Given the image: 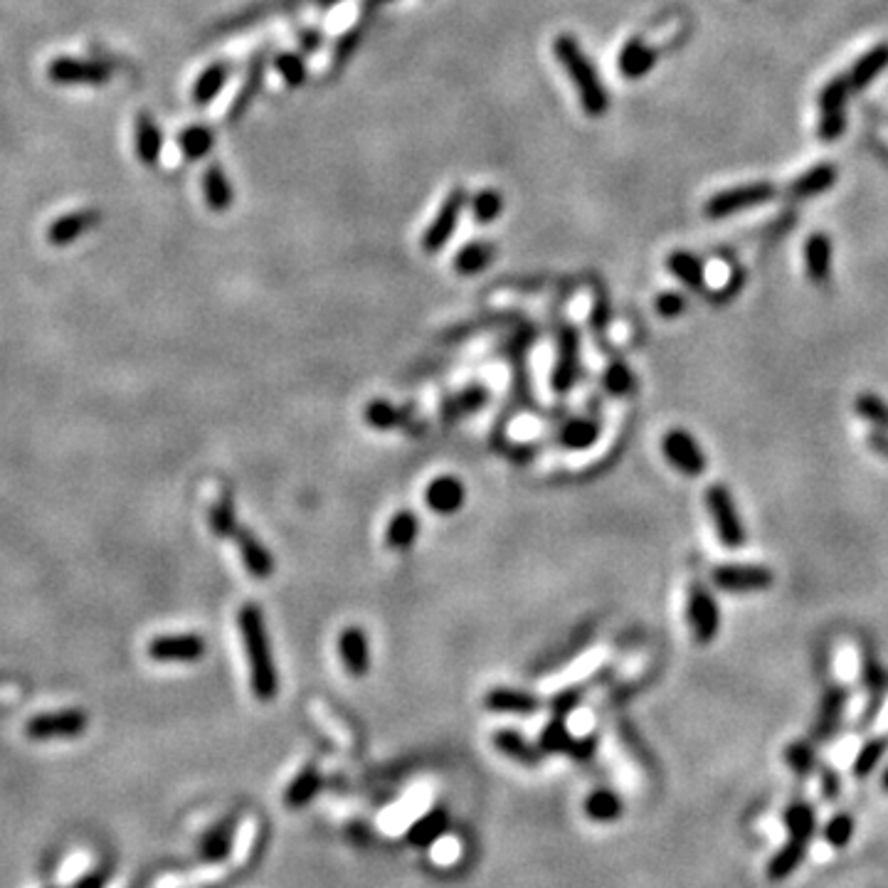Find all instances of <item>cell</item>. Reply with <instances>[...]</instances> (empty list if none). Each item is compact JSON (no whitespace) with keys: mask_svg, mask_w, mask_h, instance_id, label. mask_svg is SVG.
I'll return each mask as SVG.
<instances>
[{"mask_svg":"<svg viewBox=\"0 0 888 888\" xmlns=\"http://www.w3.org/2000/svg\"><path fill=\"white\" fill-rule=\"evenodd\" d=\"M237 627H240L247 666H250L252 696L264 703L274 701L279 694V671L272 657V644H269L262 607L252 605V602L242 605V610L237 612Z\"/></svg>","mask_w":888,"mask_h":888,"instance_id":"cell-1","label":"cell"},{"mask_svg":"<svg viewBox=\"0 0 888 888\" xmlns=\"http://www.w3.org/2000/svg\"><path fill=\"white\" fill-rule=\"evenodd\" d=\"M553 52L558 57L560 67L570 77V84L578 89L580 104H583L585 114L590 116H602L610 107V97H607V89L602 87L600 74H597L595 65L590 62V57L585 55L583 47L578 45V40L570 35H560L553 42Z\"/></svg>","mask_w":888,"mask_h":888,"instance_id":"cell-2","label":"cell"},{"mask_svg":"<svg viewBox=\"0 0 888 888\" xmlns=\"http://www.w3.org/2000/svg\"><path fill=\"white\" fill-rule=\"evenodd\" d=\"M89 726V716L82 708H62L52 713H37L25 723V736L37 743L45 740L79 738Z\"/></svg>","mask_w":888,"mask_h":888,"instance_id":"cell-3","label":"cell"},{"mask_svg":"<svg viewBox=\"0 0 888 888\" xmlns=\"http://www.w3.org/2000/svg\"><path fill=\"white\" fill-rule=\"evenodd\" d=\"M706 509L711 516L713 526H716L718 541L728 548H740L745 543V528L740 521L736 501H733L731 491L723 484H713L706 489Z\"/></svg>","mask_w":888,"mask_h":888,"instance_id":"cell-4","label":"cell"},{"mask_svg":"<svg viewBox=\"0 0 888 888\" xmlns=\"http://www.w3.org/2000/svg\"><path fill=\"white\" fill-rule=\"evenodd\" d=\"M47 77L60 87H99L107 84L111 67L104 62L77 60V57H57L47 67Z\"/></svg>","mask_w":888,"mask_h":888,"instance_id":"cell-5","label":"cell"},{"mask_svg":"<svg viewBox=\"0 0 888 888\" xmlns=\"http://www.w3.org/2000/svg\"><path fill=\"white\" fill-rule=\"evenodd\" d=\"M662 452L666 462L674 469H679L684 477H701L706 472V454H703L701 444L696 442V437L691 432L674 427L664 435L662 440Z\"/></svg>","mask_w":888,"mask_h":888,"instance_id":"cell-6","label":"cell"},{"mask_svg":"<svg viewBox=\"0 0 888 888\" xmlns=\"http://www.w3.org/2000/svg\"><path fill=\"white\" fill-rule=\"evenodd\" d=\"M205 654L208 642L200 634H163L148 644V657L161 664H193Z\"/></svg>","mask_w":888,"mask_h":888,"instance_id":"cell-7","label":"cell"},{"mask_svg":"<svg viewBox=\"0 0 888 888\" xmlns=\"http://www.w3.org/2000/svg\"><path fill=\"white\" fill-rule=\"evenodd\" d=\"M713 585L726 592H755L765 590L773 585V570L765 565H748V563H728L718 565L711 573Z\"/></svg>","mask_w":888,"mask_h":888,"instance_id":"cell-8","label":"cell"},{"mask_svg":"<svg viewBox=\"0 0 888 888\" xmlns=\"http://www.w3.org/2000/svg\"><path fill=\"white\" fill-rule=\"evenodd\" d=\"M464 203H467V195L462 188H454L452 193L444 198L442 208L437 210V218L430 222V227L425 230L422 237V247L425 252H440L449 240H452L454 230H457L459 218H462Z\"/></svg>","mask_w":888,"mask_h":888,"instance_id":"cell-9","label":"cell"},{"mask_svg":"<svg viewBox=\"0 0 888 888\" xmlns=\"http://www.w3.org/2000/svg\"><path fill=\"white\" fill-rule=\"evenodd\" d=\"M849 79L847 74L837 77L834 82H829L824 87L822 99H819V111H822V119H819V136L824 141L839 139V134L844 131V107H847L849 99Z\"/></svg>","mask_w":888,"mask_h":888,"instance_id":"cell-10","label":"cell"},{"mask_svg":"<svg viewBox=\"0 0 888 888\" xmlns=\"http://www.w3.org/2000/svg\"><path fill=\"white\" fill-rule=\"evenodd\" d=\"M686 620H689L691 632L699 644H708L716 639L718 627H721V612L713 595L701 585H694L689 595V607H686Z\"/></svg>","mask_w":888,"mask_h":888,"instance_id":"cell-11","label":"cell"},{"mask_svg":"<svg viewBox=\"0 0 888 888\" xmlns=\"http://www.w3.org/2000/svg\"><path fill=\"white\" fill-rule=\"evenodd\" d=\"M773 195L775 188L770 183L740 185V188L726 190V193H718L716 198H711V203L706 205V215L708 218H726V215L738 213V210L768 203V200H773Z\"/></svg>","mask_w":888,"mask_h":888,"instance_id":"cell-12","label":"cell"},{"mask_svg":"<svg viewBox=\"0 0 888 888\" xmlns=\"http://www.w3.org/2000/svg\"><path fill=\"white\" fill-rule=\"evenodd\" d=\"M230 541L237 546V553H240L242 565H245L247 573L252 575L255 580H269L274 573V558L272 553L267 551L262 541L250 531L247 526L237 523L235 531L230 533Z\"/></svg>","mask_w":888,"mask_h":888,"instance_id":"cell-13","label":"cell"},{"mask_svg":"<svg viewBox=\"0 0 888 888\" xmlns=\"http://www.w3.org/2000/svg\"><path fill=\"white\" fill-rule=\"evenodd\" d=\"M580 370V338L578 331L563 326L558 336V358L553 366V388L558 393H568L578 380Z\"/></svg>","mask_w":888,"mask_h":888,"instance_id":"cell-14","label":"cell"},{"mask_svg":"<svg viewBox=\"0 0 888 888\" xmlns=\"http://www.w3.org/2000/svg\"><path fill=\"white\" fill-rule=\"evenodd\" d=\"M99 222H102V213L99 210H74V213L62 215V218H57L47 227V242L52 247H67L72 242H77L82 235H87L89 230H94Z\"/></svg>","mask_w":888,"mask_h":888,"instance_id":"cell-15","label":"cell"},{"mask_svg":"<svg viewBox=\"0 0 888 888\" xmlns=\"http://www.w3.org/2000/svg\"><path fill=\"white\" fill-rule=\"evenodd\" d=\"M467 501V489H464L462 479L457 477H437L427 484L425 489V504L432 514L437 516H454Z\"/></svg>","mask_w":888,"mask_h":888,"instance_id":"cell-16","label":"cell"},{"mask_svg":"<svg viewBox=\"0 0 888 888\" xmlns=\"http://www.w3.org/2000/svg\"><path fill=\"white\" fill-rule=\"evenodd\" d=\"M338 654L343 669L353 679H363L370 671V644L363 627H346L338 637Z\"/></svg>","mask_w":888,"mask_h":888,"instance_id":"cell-17","label":"cell"},{"mask_svg":"<svg viewBox=\"0 0 888 888\" xmlns=\"http://www.w3.org/2000/svg\"><path fill=\"white\" fill-rule=\"evenodd\" d=\"M844 708H847V691L842 686H832L824 694L822 703H819V713L814 718L812 726V738L814 740H829L834 733L839 731L844 718Z\"/></svg>","mask_w":888,"mask_h":888,"instance_id":"cell-18","label":"cell"},{"mask_svg":"<svg viewBox=\"0 0 888 888\" xmlns=\"http://www.w3.org/2000/svg\"><path fill=\"white\" fill-rule=\"evenodd\" d=\"M484 706L486 711L491 713H506V716H531L541 708V699L528 691L521 689H506V686H499V689H491L489 694L484 696Z\"/></svg>","mask_w":888,"mask_h":888,"instance_id":"cell-19","label":"cell"},{"mask_svg":"<svg viewBox=\"0 0 888 888\" xmlns=\"http://www.w3.org/2000/svg\"><path fill=\"white\" fill-rule=\"evenodd\" d=\"M136 156L144 166H158L163 151V131L158 129L156 121L151 119V114H139L136 116Z\"/></svg>","mask_w":888,"mask_h":888,"instance_id":"cell-20","label":"cell"},{"mask_svg":"<svg viewBox=\"0 0 888 888\" xmlns=\"http://www.w3.org/2000/svg\"><path fill=\"white\" fill-rule=\"evenodd\" d=\"M417 538H420V518L407 509L393 514L385 528V546L395 553H405L415 546Z\"/></svg>","mask_w":888,"mask_h":888,"instance_id":"cell-21","label":"cell"},{"mask_svg":"<svg viewBox=\"0 0 888 888\" xmlns=\"http://www.w3.org/2000/svg\"><path fill=\"white\" fill-rule=\"evenodd\" d=\"M494 745L501 755H506V758L514 760V763L528 765V768H531V765H538L543 758L541 748L531 745L526 738L521 736V733L511 731V728H504V731L496 733Z\"/></svg>","mask_w":888,"mask_h":888,"instance_id":"cell-22","label":"cell"},{"mask_svg":"<svg viewBox=\"0 0 888 888\" xmlns=\"http://www.w3.org/2000/svg\"><path fill=\"white\" fill-rule=\"evenodd\" d=\"M447 829H449V814L444 807H437V810H430L425 817H420L415 824H412V829L407 832V839H410V844H415V847L425 849L432 847L437 839H442Z\"/></svg>","mask_w":888,"mask_h":888,"instance_id":"cell-23","label":"cell"},{"mask_svg":"<svg viewBox=\"0 0 888 888\" xmlns=\"http://www.w3.org/2000/svg\"><path fill=\"white\" fill-rule=\"evenodd\" d=\"M807 274L814 284H824L832 274V242L824 235H812L805 245Z\"/></svg>","mask_w":888,"mask_h":888,"instance_id":"cell-24","label":"cell"},{"mask_svg":"<svg viewBox=\"0 0 888 888\" xmlns=\"http://www.w3.org/2000/svg\"><path fill=\"white\" fill-rule=\"evenodd\" d=\"M886 67H888V45H879V47H874L871 52H866V55L861 57V60L856 62V65L851 67V72L847 74L851 92H859V89L869 87V84L874 82L876 74H879L881 70H886Z\"/></svg>","mask_w":888,"mask_h":888,"instance_id":"cell-25","label":"cell"},{"mask_svg":"<svg viewBox=\"0 0 888 888\" xmlns=\"http://www.w3.org/2000/svg\"><path fill=\"white\" fill-rule=\"evenodd\" d=\"M657 65V52L649 50L642 40H629L620 52V72L627 79L644 77L652 67Z\"/></svg>","mask_w":888,"mask_h":888,"instance_id":"cell-26","label":"cell"},{"mask_svg":"<svg viewBox=\"0 0 888 888\" xmlns=\"http://www.w3.org/2000/svg\"><path fill=\"white\" fill-rule=\"evenodd\" d=\"M807 847H810V844L797 842V839H787L785 847L777 851L773 859L768 861V879L782 881L787 879V876L795 874V871L800 869L802 861H805Z\"/></svg>","mask_w":888,"mask_h":888,"instance_id":"cell-27","label":"cell"},{"mask_svg":"<svg viewBox=\"0 0 888 888\" xmlns=\"http://www.w3.org/2000/svg\"><path fill=\"white\" fill-rule=\"evenodd\" d=\"M203 193H205V203H208V208L215 210V213H225V210L232 205V185L227 181L225 171H222L218 163L208 166V171L203 173Z\"/></svg>","mask_w":888,"mask_h":888,"instance_id":"cell-28","label":"cell"},{"mask_svg":"<svg viewBox=\"0 0 888 888\" xmlns=\"http://www.w3.org/2000/svg\"><path fill=\"white\" fill-rule=\"evenodd\" d=\"M785 829L787 839H797V842L810 844L814 837V829H817V814L814 807L807 802H792L785 810Z\"/></svg>","mask_w":888,"mask_h":888,"instance_id":"cell-29","label":"cell"},{"mask_svg":"<svg viewBox=\"0 0 888 888\" xmlns=\"http://www.w3.org/2000/svg\"><path fill=\"white\" fill-rule=\"evenodd\" d=\"M227 77H230V67L225 62H218V65H210L208 70L200 74L193 84V102L198 107H208L215 97L225 89Z\"/></svg>","mask_w":888,"mask_h":888,"instance_id":"cell-30","label":"cell"},{"mask_svg":"<svg viewBox=\"0 0 888 888\" xmlns=\"http://www.w3.org/2000/svg\"><path fill=\"white\" fill-rule=\"evenodd\" d=\"M321 782H324V780H321L319 768H316V765H309V768L301 770V773L296 775L292 782H289L287 795H284V802H287L289 807L309 805V802L314 800L316 795H319Z\"/></svg>","mask_w":888,"mask_h":888,"instance_id":"cell-31","label":"cell"},{"mask_svg":"<svg viewBox=\"0 0 888 888\" xmlns=\"http://www.w3.org/2000/svg\"><path fill=\"white\" fill-rule=\"evenodd\" d=\"M232 834H235V824L232 819L215 824L210 832L203 834L200 839V854L205 861H222L232 849Z\"/></svg>","mask_w":888,"mask_h":888,"instance_id":"cell-32","label":"cell"},{"mask_svg":"<svg viewBox=\"0 0 888 888\" xmlns=\"http://www.w3.org/2000/svg\"><path fill=\"white\" fill-rule=\"evenodd\" d=\"M491 262H494V247L486 245V242H469L454 257V269L469 277V274L484 272Z\"/></svg>","mask_w":888,"mask_h":888,"instance_id":"cell-33","label":"cell"},{"mask_svg":"<svg viewBox=\"0 0 888 888\" xmlns=\"http://www.w3.org/2000/svg\"><path fill=\"white\" fill-rule=\"evenodd\" d=\"M622 810L625 805H622L620 795L612 790H595L585 800V814L592 822H615L622 817Z\"/></svg>","mask_w":888,"mask_h":888,"instance_id":"cell-34","label":"cell"},{"mask_svg":"<svg viewBox=\"0 0 888 888\" xmlns=\"http://www.w3.org/2000/svg\"><path fill=\"white\" fill-rule=\"evenodd\" d=\"M600 437V425L590 417H575L560 430V442L568 449H588Z\"/></svg>","mask_w":888,"mask_h":888,"instance_id":"cell-35","label":"cell"},{"mask_svg":"<svg viewBox=\"0 0 888 888\" xmlns=\"http://www.w3.org/2000/svg\"><path fill=\"white\" fill-rule=\"evenodd\" d=\"M666 267L689 289L703 287V264L694 255H689V252H671L669 259H666Z\"/></svg>","mask_w":888,"mask_h":888,"instance_id":"cell-36","label":"cell"},{"mask_svg":"<svg viewBox=\"0 0 888 888\" xmlns=\"http://www.w3.org/2000/svg\"><path fill=\"white\" fill-rule=\"evenodd\" d=\"M837 181V171L834 166H817L810 173H805L802 178H797L795 185L790 188V193L795 198H812V195L824 193L827 188H832Z\"/></svg>","mask_w":888,"mask_h":888,"instance_id":"cell-37","label":"cell"},{"mask_svg":"<svg viewBox=\"0 0 888 888\" xmlns=\"http://www.w3.org/2000/svg\"><path fill=\"white\" fill-rule=\"evenodd\" d=\"M262 79H264V57L259 55V57H255V60H252L245 84H242V89L237 92L235 104H232V109H230V121H237V116L245 114V109L250 107V102L257 97L259 87H262Z\"/></svg>","mask_w":888,"mask_h":888,"instance_id":"cell-38","label":"cell"},{"mask_svg":"<svg viewBox=\"0 0 888 888\" xmlns=\"http://www.w3.org/2000/svg\"><path fill=\"white\" fill-rule=\"evenodd\" d=\"M178 144H181L183 156L188 158V161H198V158L208 156V153L213 151L215 139L213 131L205 129V126H188V129L181 131V136H178Z\"/></svg>","mask_w":888,"mask_h":888,"instance_id":"cell-39","label":"cell"},{"mask_svg":"<svg viewBox=\"0 0 888 888\" xmlns=\"http://www.w3.org/2000/svg\"><path fill=\"white\" fill-rule=\"evenodd\" d=\"M573 743H575V738L570 736L568 726H565V718H553V721L543 728L541 738H538V748H541L543 753L570 755Z\"/></svg>","mask_w":888,"mask_h":888,"instance_id":"cell-40","label":"cell"},{"mask_svg":"<svg viewBox=\"0 0 888 888\" xmlns=\"http://www.w3.org/2000/svg\"><path fill=\"white\" fill-rule=\"evenodd\" d=\"M366 422L375 430H395L405 422V412L388 400H373L366 407Z\"/></svg>","mask_w":888,"mask_h":888,"instance_id":"cell-41","label":"cell"},{"mask_svg":"<svg viewBox=\"0 0 888 888\" xmlns=\"http://www.w3.org/2000/svg\"><path fill=\"white\" fill-rule=\"evenodd\" d=\"M501 210H504V198L499 190H479L472 198V215L479 225H491L499 220Z\"/></svg>","mask_w":888,"mask_h":888,"instance_id":"cell-42","label":"cell"},{"mask_svg":"<svg viewBox=\"0 0 888 888\" xmlns=\"http://www.w3.org/2000/svg\"><path fill=\"white\" fill-rule=\"evenodd\" d=\"M785 763L790 765V770L795 775L807 777L814 773L817 768V755H814V748L805 740H797V743L787 745L785 748Z\"/></svg>","mask_w":888,"mask_h":888,"instance_id":"cell-43","label":"cell"},{"mask_svg":"<svg viewBox=\"0 0 888 888\" xmlns=\"http://www.w3.org/2000/svg\"><path fill=\"white\" fill-rule=\"evenodd\" d=\"M886 748H888V736L871 738L869 743H864V748L859 750V755H856L854 760V775L866 777L874 773V768L881 763V758H884Z\"/></svg>","mask_w":888,"mask_h":888,"instance_id":"cell-44","label":"cell"},{"mask_svg":"<svg viewBox=\"0 0 888 888\" xmlns=\"http://www.w3.org/2000/svg\"><path fill=\"white\" fill-rule=\"evenodd\" d=\"M208 523H210V531H213V536H218V538H230V533L235 531L237 528V516H235V506H232V501L227 499H220L218 504L213 506V509H210V514H208Z\"/></svg>","mask_w":888,"mask_h":888,"instance_id":"cell-45","label":"cell"},{"mask_svg":"<svg viewBox=\"0 0 888 888\" xmlns=\"http://www.w3.org/2000/svg\"><path fill=\"white\" fill-rule=\"evenodd\" d=\"M602 383H605V390L615 398H625L634 390V375L625 363H612L610 368L605 370L602 375Z\"/></svg>","mask_w":888,"mask_h":888,"instance_id":"cell-46","label":"cell"},{"mask_svg":"<svg viewBox=\"0 0 888 888\" xmlns=\"http://www.w3.org/2000/svg\"><path fill=\"white\" fill-rule=\"evenodd\" d=\"M822 834H824V842L832 844V847H837V849L847 847V844L851 842V837H854V819H851L849 814H837V817H832L827 824H824Z\"/></svg>","mask_w":888,"mask_h":888,"instance_id":"cell-47","label":"cell"},{"mask_svg":"<svg viewBox=\"0 0 888 888\" xmlns=\"http://www.w3.org/2000/svg\"><path fill=\"white\" fill-rule=\"evenodd\" d=\"M274 67L277 72L282 74V79L287 82V87H301L306 79V67L301 62L299 55H289V52H282V55L274 57Z\"/></svg>","mask_w":888,"mask_h":888,"instance_id":"cell-48","label":"cell"},{"mask_svg":"<svg viewBox=\"0 0 888 888\" xmlns=\"http://www.w3.org/2000/svg\"><path fill=\"white\" fill-rule=\"evenodd\" d=\"M856 412H859L864 420L874 422V425L888 430V405L881 398H876V395H869V393L861 395V398L856 400Z\"/></svg>","mask_w":888,"mask_h":888,"instance_id":"cell-49","label":"cell"},{"mask_svg":"<svg viewBox=\"0 0 888 888\" xmlns=\"http://www.w3.org/2000/svg\"><path fill=\"white\" fill-rule=\"evenodd\" d=\"M484 400H486L484 390L472 388V390H467V393L457 395V398H454V400H449V403L444 405V415H447V417L469 415V412L477 410V407L484 405Z\"/></svg>","mask_w":888,"mask_h":888,"instance_id":"cell-50","label":"cell"},{"mask_svg":"<svg viewBox=\"0 0 888 888\" xmlns=\"http://www.w3.org/2000/svg\"><path fill=\"white\" fill-rule=\"evenodd\" d=\"M654 309H657L659 316H664V319H676V316L684 314L686 301L684 296L676 292H662L657 296V301H654Z\"/></svg>","mask_w":888,"mask_h":888,"instance_id":"cell-51","label":"cell"},{"mask_svg":"<svg viewBox=\"0 0 888 888\" xmlns=\"http://www.w3.org/2000/svg\"><path fill=\"white\" fill-rule=\"evenodd\" d=\"M580 699H583V694H580L578 689H568V691H560L558 696H555L553 699V711H555V718H565V716H570V713L575 711V708H578V703H580Z\"/></svg>","mask_w":888,"mask_h":888,"instance_id":"cell-52","label":"cell"},{"mask_svg":"<svg viewBox=\"0 0 888 888\" xmlns=\"http://www.w3.org/2000/svg\"><path fill=\"white\" fill-rule=\"evenodd\" d=\"M864 681H866V689H869L871 694H876V696L884 694L886 676L874 659H864Z\"/></svg>","mask_w":888,"mask_h":888,"instance_id":"cell-53","label":"cell"},{"mask_svg":"<svg viewBox=\"0 0 888 888\" xmlns=\"http://www.w3.org/2000/svg\"><path fill=\"white\" fill-rule=\"evenodd\" d=\"M109 879H111V869H107V866H99V869L87 871V874H84L82 879L74 884V888H107Z\"/></svg>","mask_w":888,"mask_h":888,"instance_id":"cell-54","label":"cell"},{"mask_svg":"<svg viewBox=\"0 0 888 888\" xmlns=\"http://www.w3.org/2000/svg\"><path fill=\"white\" fill-rule=\"evenodd\" d=\"M839 775L834 770H822V795L824 800H837L839 797Z\"/></svg>","mask_w":888,"mask_h":888,"instance_id":"cell-55","label":"cell"},{"mask_svg":"<svg viewBox=\"0 0 888 888\" xmlns=\"http://www.w3.org/2000/svg\"><path fill=\"white\" fill-rule=\"evenodd\" d=\"M871 447H874L876 452L884 454V457H888V435H884V432H876V435H871Z\"/></svg>","mask_w":888,"mask_h":888,"instance_id":"cell-56","label":"cell"},{"mask_svg":"<svg viewBox=\"0 0 888 888\" xmlns=\"http://www.w3.org/2000/svg\"><path fill=\"white\" fill-rule=\"evenodd\" d=\"M884 787L888 790V768H886V773H884Z\"/></svg>","mask_w":888,"mask_h":888,"instance_id":"cell-57","label":"cell"},{"mask_svg":"<svg viewBox=\"0 0 888 888\" xmlns=\"http://www.w3.org/2000/svg\"><path fill=\"white\" fill-rule=\"evenodd\" d=\"M380 3H385V0H380Z\"/></svg>","mask_w":888,"mask_h":888,"instance_id":"cell-58","label":"cell"}]
</instances>
